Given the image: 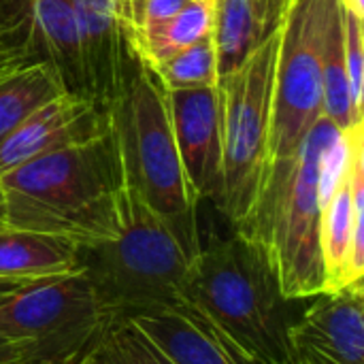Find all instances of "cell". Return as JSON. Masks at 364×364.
I'll list each match as a JSON object with an SVG mask.
<instances>
[{
	"instance_id": "obj_11",
	"label": "cell",
	"mask_w": 364,
	"mask_h": 364,
	"mask_svg": "<svg viewBox=\"0 0 364 364\" xmlns=\"http://www.w3.org/2000/svg\"><path fill=\"white\" fill-rule=\"evenodd\" d=\"M324 290L333 292L364 277V145L363 124L354 132L348 177L320 213Z\"/></svg>"
},
{
	"instance_id": "obj_4",
	"label": "cell",
	"mask_w": 364,
	"mask_h": 364,
	"mask_svg": "<svg viewBox=\"0 0 364 364\" xmlns=\"http://www.w3.org/2000/svg\"><path fill=\"white\" fill-rule=\"evenodd\" d=\"M341 130L320 117L294 154L271 158L256 205L237 230L267 254L286 301L324 290L320 252V158Z\"/></svg>"
},
{
	"instance_id": "obj_16",
	"label": "cell",
	"mask_w": 364,
	"mask_h": 364,
	"mask_svg": "<svg viewBox=\"0 0 364 364\" xmlns=\"http://www.w3.org/2000/svg\"><path fill=\"white\" fill-rule=\"evenodd\" d=\"M75 271H79L75 241L0 224V277L49 279Z\"/></svg>"
},
{
	"instance_id": "obj_20",
	"label": "cell",
	"mask_w": 364,
	"mask_h": 364,
	"mask_svg": "<svg viewBox=\"0 0 364 364\" xmlns=\"http://www.w3.org/2000/svg\"><path fill=\"white\" fill-rule=\"evenodd\" d=\"M64 90L47 62L13 70L0 79V141Z\"/></svg>"
},
{
	"instance_id": "obj_5",
	"label": "cell",
	"mask_w": 364,
	"mask_h": 364,
	"mask_svg": "<svg viewBox=\"0 0 364 364\" xmlns=\"http://www.w3.org/2000/svg\"><path fill=\"white\" fill-rule=\"evenodd\" d=\"M79 271L113 322L186 307L190 260L160 218L124 183L115 230L79 245Z\"/></svg>"
},
{
	"instance_id": "obj_18",
	"label": "cell",
	"mask_w": 364,
	"mask_h": 364,
	"mask_svg": "<svg viewBox=\"0 0 364 364\" xmlns=\"http://www.w3.org/2000/svg\"><path fill=\"white\" fill-rule=\"evenodd\" d=\"M320 68H322L324 117H328L343 132L363 124V111H358V107L354 105V98L350 92V81H348V70H346L343 26H341L339 0H328V6H326Z\"/></svg>"
},
{
	"instance_id": "obj_15",
	"label": "cell",
	"mask_w": 364,
	"mask_h": 364,
	"mask_svg": "<svg viewBox=\"0 0 364 364\" xmlns=\"http://www.w3.org/2000/svg\"><path fill=\"white\" fill-rule=\"evenodd\" d=\"M132 322L143 337L173 364H245L211 331L181 311L136 316Z\"/></svg>"
},
{
	"instance_id": "obj_2",
	"label": "cell",
	"mask_w": 364,
	"mask_h": 364,
	"mask_svg": "<svg viewBox=\"0 0 364 364\" xmlns=\"http://www.w3.org/2000/svg\"><path fill=\"white\" fill-rule=\"evenodd\" d=\"M122 186L119 147L109 128L94 141L32 158L4 173V224L90 245L115 230Z\"/></svg>"
},
{
	"instance_id": "obj_23",
	"label": "cell",
	"mask_w": 364,
	"mask_h": 364,
	"mask_svg": "<svg viewBox=\"0 0 364 364\" xmlns=\"http://www.w3.org/2000/svg\"><path fill=\"white\" fill-rule=\"evenodd\" d=\"M188 0H113L117 21L126 34H139L145 28L171 19Z\"/></svg>"
},
{
	"instance_id": "obj_34",
	"label": "cell",
	"mask_w": 364,
	"mask_h": 364,
	"mask_svg": "<svg viewBox=\"0 0 364 364\" xmlns=\"http://www.w3.org/2000/svg\"><path fill=\"white\" fill-rule=\"evenodd\" d=\"M2 343H6V341H4V339H0V346H2Z\"/></svg>"
},
{
	"instance_id": "obj_19",
	"label": "cell",
	"mask_w": 364,
	"mask_h": 364,
	"mask_svg": "<svg viewBox=\"0 0 364 364\" xmlns=\"http://www.w3.org/2000/svg\"><path fill=\"white\" fill-rule=\"evenodd\" d=\"M211 32V0H188L186 6L171 19L141 30L139 34H126L134 51L151 66H160L181 49L194 45Z\"/></svg>"
},
{
	"instance_id": "obj_1",
	"label": "cell",
	"mask_w": 364,
	"mask_h": 364,
	"mask_svg": "<svg viewBox=\"0 0 364 364\" xmlns=\"http://www.w3.org/2000/svg\"><path fill=\"white\" fill-rule=\"evenodd\" d=\"M228 226V224H226ZM267 254L228 226L200 237L186 282L188 314L245 364H290L288 322Z\"/></svg>"
},
{
	"instance_id": "obj_25",
	"label": "cell",
	"mask_w": 364,
	"mask_h": 364,
	"mask_svg": "<svg viewBox=\"0 0 364 364\" xmlns=\"http://www.w3.org/2000/svg\"><path fill=\"white\" fill-rule=\"evenodd\" d=\"M341 4V2H339ZM341 26H343V53L346 70L350 81V92L358 111H363L364 100V30L363 17L350 13L341 6Z\"/></svg>"
},
{
	"instance_id": "obj_27",
	"label": "cell",
	"mask_w": 364,
	"mask_h": 364,
	"mask_svg": "<svg viewBox=\"0 0 364 364\" xmlns=\"http://www.w3.org/2000/svg\"><path fill=\"white\" fill-rule=\"evenodd\" d=\"M38 279H9V277H0V305L11 299L13 294H17L19 290H23L26 286L34 284Z\"/></svg>"
},
{
	"instance_id": "obj_32",
	"label": "cell",
	"mask_w": 364,
	"mask_h": 364,
	"mask_svg": "<svg viewBox=\"0 0 364 364\" xmlns=\"http://www.w3.org/2000/svg\"><path fill=\"white\" fill-rule=\"evenodd\" d=\"M141 335H143V333H141ZM147 343H149V341H147ZM149 348H151V352H154V358H156V363H158V364H173L171 360H168V358H166V356H164V354H160V352H158V350H156V348H154L151 343H149Z\"/></svg>"
},
{
	"instance_id": "obj_8",
	"label": "cell",
	"mask_w": 364,
	"mask_h": 364,
	"mask_svg": "<svg viewBox=\"0 0 364 364\" xmlns=\"http://www.w3.org/2000/svg\"><path fill=\"white\" fill-rule=\"evenodd\" d=\"M328 0H288L277 23L269 158L296 151L322 111V32Z\"/></svg>"
},
{
	"instance_id": "obj_13",
	"label": "cell",
	"mask_w": 364,
	"mask_h": 364,
	"mask_svg": "<svg viewBox=\"0 0 364 364\" xmlns=\"http://www.w3.org/2000/svg\"><path fill=\"white\" fill-rule=\"evenodd\" d=\"M73 9L81 41L87 100L109 113L119 90L124 55V32L113 0H73Z\"/></svg>"
},
{
	"instance_id": "obj_24",
	"label": "cell",
	"mask_w": 364,
	"mask_h": 364,
	"mask_svg": "<svg viewBox=\"0 0 364 364\" xmlns=\"http://www.w3.org/2000/svg\"><path fill=\"white\" fill-rule=\"evenodd\" d=\"M102 352L109 364H158L147 339L132 322H115L102 341Z\"/></svg>"
},
{
	"instance_id": "obj_10",
	"label": "cell",
	"mask_w": 364,
	"mask_h": 364,
	"mask_svg": "<svg viewBox=\"0 0 364 364\" xmlns=\"http://www.w3.org/2000/svg\"><path fill=\"white\" fill-rule=\"evenodd\" d=\"M166 105L186 181L198 203H215L222 190V122L218 87H166Z\"/></svg>"
},
{
	"instance_id": "obj_30",
	"label": "cell",
	"mask_w": 364,
	"mask_h": 364,
	"mask_svg": "<svg viewBox=\"0 0 364 364\" xmlns=\"http://www.w3.org/2000/svg\"><path fill=\"white\" fill-rule=\"evenodd\" d=\"M343 9H348L350 13L358 15L364 19V0H339Z\"/></svg>"
},
{
	"instance_id": "obj_14",
	"label": "cell",
	"mask_w": 364,
	"mask_h": 364,
	"mask_svg": "<svg viewBox=\"0 0 364 364\" xmlns=\"http://www.w3.org/2000/svg\"><path fill=\"white\" fill-rule=\"evenodd\" d=\"M32 38L43 62H47L64 94L87 100L81 41L73 0H30Z\"/></svg>"
},
{
	"instance_id": "obj_7",
	"label": "cell",
	"mask_w": 364,
	"mask_h": 364,
	"mask_svg": "<svg viewBox=\"0 0 364 364\" xmlns=\"http://www.w3.org/2000/svg\"><path fill=\"white\" fill-rule=\"evenodd\" d=\"M81 271L38 279L0 305V339L23 364H79L113 326Z\"/></svg>"
},
{
	"instance_id": "obj_3",
	"label": "cell",
	"mask_w": 364,
	"mask_h": 364,
	"mask_svg": "<svg viewBox=\"0 0 364 364\" xmlns=\"http://www.w3.org/2000/svg\"><path fill=\"white\" fill-rule=\"evenodd\" d=\"M109 122L119 147L124 183L160 218L192 262L200 247L198 200L179 160L166 87L126 34L119 90L109 109Z\"/></svg>"
},
{
	"instance_id": "obj_33",
	"label": "cell",
	"mask_w": 364,
	"mask_h": 364,
	"mask_svg": "<svg viewBox=\"0 0 364 364\" xmlns=\"http://www.w3.org/2000/svg\"><path fill=\"white\" fill-rule=\"evenodd\" d=\"M0 224H4V196H2V190H0Z\"/></svg>"
},
{
	"instance_id": "obj_9",
	"label": "cell",
	"mask_w": 364,
	"mask_h": 364,
	"mask_svg": "<svg viewBox=\"0 0 364 364\" xmlns=\"http://www.w3.org/2000/svg\"><path fill=\"white\" fill-rule=\"evenodd\" d=\"M290 364H364V286L350 284L311 296L303 318L288 324Z\"/></svg>"
},
{
	"instance_id": "obj_21",
	"label": "cell",
	"mask_w": 364,
	"mask_h": 364,
	"mask_svg": "<svg viewBox=\"0 0 364 364\" xmlns=\"http://www.w3.org/2000/svg\"><path fill=\"white\" fill-rule=\"evenodd\" d=\"M168 90L218 87V66L211 34L181 49L166 62L154 68Z\"/></svg>"
},
{
	"instance_id": "obj_26",
	"label": "cell",
	"mask_w": 364,
	"mask_h": 364,
	"mask_svg": "<svg viewBox=\"0 0 364 364\" xmlns=\"http://www.w3.org/2000/svg\"><path fill=\"white\" fill-rule=\"evenodd\" d=\"M286 4L288 0H264V36H269L277 28Z\"/></svg>"
},
{
	"instance_id": "obj_17",
	"label": "cell",
	"mask_w": 364,
	"mask_h": 364,
	"mask_svg": "<svg viewBox=\"0 0 364 364\" xmlns=\"http://www.w3.org/2000/svg\"><path fill=\"white\" fill-rule=\"evenodd\" d=\"M211 41L218 83L232 77L267 38L252 0H211Z\"/></svg>"
},
{
	"instance_id": "obj_29",
	"label": "cell",
	"mask_w": 364,
	"mask_h": 364,
	"mask_svg": "<svg viewBox=\"0 0 364 364\" xmlns=\"http://www.w3.org/2000/svg\"><path fill=\"white\" fill-rule=\"evenodd\" d=\"M79 364H109L107 363V358H105V352H102V343H100L94 352H90Z\"/></svg>"
},
{
	"instance_id": "obj_12",
	"label": "cell",
	"mask_w": 364,
	"mask_h": 364,
	"mask_svg": "<svg viewBox=\"0 0 364 364\" xmlns=\"http://www.w3.org/2000/svg\"><path fill=\"white\" fill-rule=\"evenodd\" d=\"M109 128V113L85 98L62 94L0 141V177L32 158L94 141Z\"/></svg>"
},
{
	"instance_id": "obj_28",
	"label": "cell",
	"mask_w": 364,
	"mask_h": 364,
	"mask_svg": "<svg viewBox=\"0 0 364 364\" xmlns=\"http://www.w3.org/2000/svg\"><path fill=\"white\" fill-rule=\"evenodd\" d=\"M0 364H23L19 346H15V343H2L0 346Z\"/></svg>"
},
{
	"instance_id": "obj_31",
	"label": "cell",
	"mask_w": 364,
	"mask_h": 364,
	"mask_svg": "<svg viewBox=\"0 0 364 364\" xmlns=\"http://www.w3.org/2000/svg\"><path fill=\"white\" fill-rule=\"evenodd\" d=\"M252 4H254L256 13H258V17H260V23H262V34H264V0H252Z\"/></svg>"
},
{
	"instance_id": "obj_6",
	"label": "cell",
	"mask_w": 364,
	"mask_h": 364,
	"mask_svg": "<svg viewBox=\"0 0 364 364\" xmlns=\"http://www.w3.org/2000/svg\"><path fill=\"white\" fill-rule=\"evenodd\" d=\"M277 43L275 28L232 77L218 83L222 190L211 205L232 230L247 222L271 160L269 136Z\"/></svg>"
},
{
	"instance_id": "obj_22",
	"label": "cell",
	"mask_w": 364,
	"mask_h": 364,
	"mask_svg": "<svg viewBox=\"0 0 364 364\" xmlns=\"http://www.w3.org/2000/svg\"><path fill=\"white\" fill-rule=\"evenodd\" d=\"M13 53H36L41 58L32 38L30 0H0V58Z\"/></svg>"
}]
</instances>
